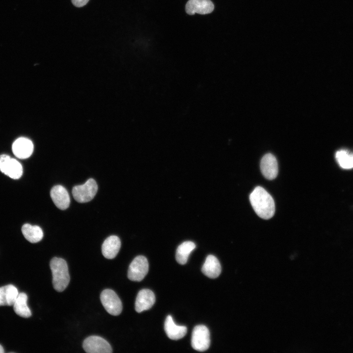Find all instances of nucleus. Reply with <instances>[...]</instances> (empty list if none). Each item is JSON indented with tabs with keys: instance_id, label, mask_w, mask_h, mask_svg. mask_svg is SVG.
I'll return each mask as SVG.
<instances>
[{
	"instance_id": "1",
	"label": "nucleus",
	"mask_w": 353,
	"mask_h": 353,
	"mask_svg": "<svg viewBox=\"0 0 353 353\" xmlns=\"http://www.w3.org/2000/svg\"><path fill=\"white\" fill-rule=\"evenodd\" d=\"M251 205L260 218L269 219L274 215L275 205L273 198L263 187H256L250 195Z\"/></svg>"
},
{
	"instance_id": "2",
	"label": "nucleus",
	"mask_w": 353,
	"mask_h": 353,
	"mask_svg": "<svg viewBox=\"0 0 353 353\" xmlns=\"http://www.w3.org/2000/svg\"><path fill=\"white\" fill-rule=\"evenodd\" d=\"M52 275V284L58 292L63 291L70 282V275L66 261L61 258L53 257L50 262Z\"/></svg>"
},
{
	"instance_id": "3",
	"label": "nucleus",
	"mask_w": 353,
	"mask_h": 353,
	"mask_svg": "<svg viewBox=\"0 0 353 353\" xmlns=\"http://www.w3.org/2000/svg\"><path fill=\"white\" fill-rule=\"evenodd\" d=\"M97 191L98 185L96 181L93 178H90L83 184L74 186L72 194L76 201L84 203L92 200Z\"/></svg>"
},
{
	"instance_id": "4",
	"label": "nucleus",
	"mask_w": 353,
	"mask_h": 353,
	"mask_svg": "<svg viewBox=\"0 0 353 353\" xmlns=\"http://www.w3.org/2000/svg\"><path fill=\"white\" fill-rule=\"evenodd\" d=\"M210 343V332L204 325H198L194 327L191 337L192 348L198 351L207 350Z\"/></svg>"
},
{
	"instance_id": "5",
	"label": "nucleus",
	"mask_w": 353,
	"mask_h": 353,
	"mask_svg": "<svg viewBox=\"0 0 353 353\" xmlns=\"http://www.w3.org/2000/svg\"><path fill=\"white\" fill-rule=\"evenodd\" d=\"M100 299L105 309L110 314L117 316L121 313L122 302L113 290L109 289L103 290L101 293Z\"/></svg>"
},
{
	"instance_id": "6",
	"label": "nucleus",
	"mask_w": 353,
	"mask_h": 353,
	"mask_svg": "<svg viewBox=\"0 0 353 353\" xmlns=\"http://www.w3.org/2000/svg\"><path fill=\"white\" fill-rule=\"evenodd\" d=\"M149 271L147 259L144 256H136L129 265L127 277L129 279L140 281L145 277Z\"/></svg>"
},
{
	"instance_id": "7",
	"label": "nucleus",
	"mask_w": 353,
	"mask_h": 353,
	"mask_svg": "<svg viewBox=\"0 0 353 353\" xmlns=\"http://www.w3.org/2000/svg\"><path fill=\"white\" fill-rule=\"evenodd\" d=\"M0 171L14 179L20 178L23 173V167L16 159L6 154L0 155Z\"/></svg>"
},
{
	"instance_id": "8",
	"label": "nucleus",
	"mask_w": 353,
	"mask_h": 353,
	"mask_svg": "<svg viewBox=\"0 0 353 353\" xmlns=\"http://www.w3.org/2000/svg\"><path fill=\"white\" fill-rule=\"evenodd\" d=\"M83 348L88 353H111L112 349L109 343L98 336H90L83 341Z\"/></svg>"
},
{
	"instance_id": "9",
	"label": "nucleus",
	"mask_w": 353,
	"mask_h": 353,
	"mask_svg": "<svg viewBox=\"0 0 353 353\" xmlns=\"http://www.w3.org/2000/svg\"><path fill=\"white\" fill-rule=\"evenodd\" d=\"M260 170L267 179H275L278 174V164L276 157L270 153L265 154L260 161Z\"/></svg>"
},
{
	"instance_id": "10",
	"label": "nucleus",
	"mask_w": 353,
	"mask_h": 353,
	"mask_svg": "<svg viewBox=\"0 0 353 353\" xmlns=\"http://www.w3.org/2000/svg\"><path fill=\"white\" fill-rule=\"evenodd\" d=\"M12 150L14 154L18 158L26 159L32 154L33 144L28 138L20 137L13 143Z\"/></svg>"
},
{
	"instance_id": "11",
	"label": "nucleus",
	"mask_w": 353,
	"mask_h": 353,
	"mask_svg": "<svg viewBox=\"0 0 353 353\" xmlns=\"http://www.w3.org/2000/svg\"><path fill=\"white\" fill-rule=\"evenodd\" d=\"M214 8V4L210 0H189L185 6L186 12L189 15L209 14Z\"/></svg>"
},
{
	"instance_id": "12",
	"label": "nucleus",
	"mask_w": 353,
	"mask_h": 353,
	"mask_svg": "<svg viewBox=\"0 0 353 353\" xmlns=\"http://www.w3.org/2000/svg\"><path fill=\"white\" fill-rule=\"evenodd\" d=\"M155 301V295L152 291L148 289L141 290L138 292L135 301L136 311L140 313L150 309L154 304Z\"/></svg>"
},
{
	"instance_id": "13",
	"label": "nucleus",
	"mask_w": 353,
	"mask_h": 353,
	"mask_svg": "<svg viewBox=\"0 0 353 353\" xmlns=\"http://www.w3.org/2000/svg\"><path fill=\"white\" fill-rule=\"evenodd\" d=\"M50 197L56 206L61 210L67 209L70 203V198L66 189L60 185L53 186L50 192Z\"/></svg>"
},
{
	"instance_id": "14",
	"label": "nucleus",
	"mask_w": 353,
	"mask_h": 353,
	"mask_svg": "<svg viewBox=\"0 0 353 353\" xmlns=\"http://www.w3.org/2000/svg\"><path fill=\"white\" fill-rule=\"evenodd\" d=\"M164 329L167 336L171 339L176 340L183 338L187 333L185 326L176 325L171 315H168L164 323Z\"/></svg>"
},
{
	"instance_id": "15",
	"label": "nucleus",
	"mask_w": 353,
	"mask_h": 353,
	"mask_svg": "<svg viewBox=\"0 0 353 353\" xmlns=\"http://www.w3.org/2000/svg\"><path fill=\"white\" fill-rule=\"evenodd\" d=\"M121 248V241L115 235L107 237L101 246L103 255L107 259H113L116 257Z\"/></svg>"
},
{
	"instance_id": "16",
	"label": "nucleus",
	"mask_w": 353,
	"mask_h": 353,
	"mask_svg": "<svg viewBox=\"0 0 353 353\" xmlns=\"http://www.w3.org/2000/svg\"><path fill=\"white\" fill-rule=\"evenodd\" d=\"M202 273L211 278L219 277L221 272V266L218 259L213 255H208L202 266Z\"/></svg>"
},
{
	"instance_id": "17",
	"label": "nucleus",
	"mask_w": 353,
	"mask_h": 353,
	"mask_svg": "<svg viewBox=\"0 0 353 353\" xmlns=\"http://www.w3.org/2000/svg\"><path fill=\"white\" fill-rule=\"evenodd\" d=\"M19 294L17 288L12 284L0 287V306L13 305Z\"/></svg>"
},
{
	"instance_id": "18",
	"label": "nucleus",
	"mask_w": 353,
	"mask_h": 353,
	"mask_svg": "<svg viewBox=\"0 0 353 353\" xmlns=\"http://www.w3.org/2000/svg\"><path fill=\"white\" fill-rule=\"evenodd\" d=\"M22 231L25 238L30 243H37L43 237V230L38 226L24 224L22 227Z\"/></svg>"
},
{
	"instance_id": "19",
	"label": "nucleus",
	"mask_w": 353,
	"mask_h": 353,
	"mask_svg": "<svg viewBox=\"0 0 353 353\" xmlns=\"http://www.w3.org/2000/svg\"><path fill=\"white\" fill-rule=\"evenodd\" d=\"M27 301L26 294L20 293L13 305L14 312L22 317L28 318L31 315V311L27 304Z\"/></svg>"
},
{
	"instance_id": "20",
	"label": "nucleus",
	"mask_w": 353,
	"mask_h": 353,
	"mask_svg": "<svg viewBox=\"0 0 353 353\" xmlns=\"http://www.w3.org/2000/svg\"><path fill=\"white\" fill-rule=\"evenodd\" d=\"M196 248L195 244L192 241H185L177 248L176 254V261L181 265H184L187 262L190 253Z\"/></svg>"
},
{
	"instance_id": "21",
	"label": "nucleus",
	"mask_w": 353,
	"mask_h": 353,
	"mask_svg": "<svg viewBox=\"0 0 353 353\" xmlns=\"http://www.w3.org/2000/svg\"><path fill=\"white\" fill-rule=\"evenodd\" d=\"M335 157L341 167L349 169L353 168V153L341 150L336 152Z\"/></svg>"
},
{
	"instance_id": "22",
	"label": "nucleus",
	"mask_w": 353,
	"mask_h": 353,
	"mask_svg": "<svg viewBox=\"0 0 353 353\" xmlns=\"http://www.w3.org/2000/svg\"><path fill=\"white\" fill-rule=\"evenodd\" d=\"M73 4L76 7H81L86 5L89 0H71Z\"/></svg>"
},
{
	"instance_id": "23",
	"label": "nucleus",
	"mask_w": 353,
	"mask_h": 353,
	"mask_svg": "<svg viewBox=\"0 0 353 353\" xmlns=\"http://www.w3.org/2000/svg\"><path fill=\"white\" fill-rule=\"evenodd\" d=\"M4 353V349L2 347V346L0 345V353Z\"/></svg>"
}]
</instances>
